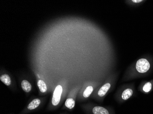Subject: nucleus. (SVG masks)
I'll return each instance as SVG.
<instances>
[{
    "label": "nucleus",
    "mask_w": 153,
    "mask_h": 114,
    "mask_svg": "<svg viewBox=\"0 0 153 114\" xmlns=\"http://www.w3.org/2000/svg\"><path fill=\"white\" fill-rule=\"evenodd\" d=\"M150 63L146 59H140L136 63L137 70L140 73H144L147 72L150 68Z\"/></svg>",
    "instance_id": "nucleus-1"
},
{
    "label": "nucleus",
    "mask_w": 153,
    "mask_h": 114,
    "mask_svg": "<svg viewBox=\"0 0 153 114\" xmlns=\"http://www.w3.org/2000/svg\"><path fill=\"white\" fill-rule=\"evenodd\" d=\"M62 92V87L60 85H58L55 88L52 96V104L54 106L58 105L60 102Z\"/></svg>",
    "instance_id": "nucleus-2"
},
{
    "label": "nucleus",
    "mask_w": 153,
    "mask_h": 114,
    "mask_svg": "<svg viewBox=\"0 0 153 114\" xmlns=\"http://www.w3.org/2000/svg\"><path fill=\"white\" fill-rule=\"evenodd\" d=\"M110 87H111V84L110 83H107L105 84L100 89L98 93V95L100 97H103L104 96H105L106 93L110 89Z\"/></svg>",
    "instance_id": "nucleus-3"
},
{
    "label": "nucleus",
    "mask_w": 153,
    "mask_h": 114,
    "mask_svg": "<svg viewBox=\"0 0 153 114\" xmlns=\"http://www.w3.org/2000/svg\"><path fill=\"white\" fill-rule=\"evenodd\" d=\"M94 114H109L107 109L101 106H95L93 109Z\"/></svg>",
    "instance_id": "nucleus-4"
},
{
    "label": "nucleus",
    "mask_w": 153,
    "mask_h": 114,
    "mask_svg": "<svg viewBox=\"0 0 153 114\" xmlns=\"http://www.w3.org/2000/svg\"><path fill=\"white\" fill-rule=\"evenodd\" d=\"M40 104V100L39 99H36L33 100L29 105H27V109L30 110L35 109L39 106Z\"/></svg>",
    "instance_id": "nucleus-5"
},
{
    "label": "nucleus",
    "mask_w": 153,
    "mask_h": 114,
    "mask_svg": "<svg viewBox=\"0 0 153 114\" xmlns=\"http://www.w3.org/2000/svg\"><path fill=\"white\" fill-rule=\"evenodd\" d=\"M21 86L24 91L28 93L32 89L30 83L26 80H24L21 82Z\"/></svg>",
    "instance_id": "nucleus-6"
},
{
    "label": "nucleus",
    "mask_w": 153,
    "mask_h": 114,
    "mask_svg": "<svg viewBox=\"0 0 153 114\" xmlns=\"http://www.w3.org/2000/svg\"><path fill=\"white\" fill-rule=\"evenodd\" d=\"M133 94V90L131 89H127L123 91L122 93V98L123 100H127L132 96Z\"/></svg>",
    "instance_id": "nucleus-7"
},
{
    "label": "nucleus",
    "mask_w": 153,
    "mask_h": 114,
    "mask_svg": "<svg viewBox=\"0 0 153 114\" xmlns=\"http://www.w3.org/2000/svg\"><path fill=\"white\" fill-rule=\"evenodd\" d=\"M0 79L7 86H9L11 85V79H10V77H9L8 74H5L1 75L0 77Z\"/></svg>",
    "instance_id": "nucleus-8"
},
{
    "label": "nucleus",
    "mask_w": 153,
    "mask_h": 114,
    "mask_svg": "<svg viewBox=\"0 0 153 114\" xmlns=\"http://www.w3.org/2000/svg\"><path fill=\"white\" fill-rule=\"evenodd\" d=\"M38 86L41 92L45 93L47 91V86L44 81L42 80H39L37 82Z\"/></svg>",
    "instance_id": "nucleus-9"
},
{
    "label": "nucleus",
    "mask_w": 153,
    "mask_h": 114,
    "mask_svg": "<svg viewBox=\"0 0 153 114\" xmlns=\"http://www.w3.org/2000/svg\"><path fill=\"white\" fill-rule=\"evenodd\" d=\"M65 104V106L68 108L69 109H72L74 107L75 102L73 99L68 98L66 100Z\"/></svg>",
    "instance_id": "nucleus-10"
},
{
    "label": "nucleus",
    "mask_w": 153,
    "mask_h": 114,
    "mask_svg": "<svg viewBox=\"0 0 153 114\" xmlns=\"http://www.w3.org/2000/svg\"><path fill=\"white\" fill-rule=\"evenodd\" d=\"M93 91V88L92 86H88L85 90V91L83 92V97L85 98L88 97L92 94Z\"/></svg>",
    "instance_id": "nucleus-11"
},
{
    "label": "nucleus",
    "mask_w": 153,
    "mask_h": 114,
    "mask_svg": "<svg viewBox=\"0 0 153 114\" xmlns=\"http://www.w3.org/2000/svg\"><path fill=\"white\" fill-rule=\"evenodd\" d=\"M151 88H152L151 83H150V82H147V83H146L144 85L143 89V90L145 92H149L151 90Z\"/></svg>",
    "instance_id": "nucleus-12"
},
{
    "label": "nucleus",
    "mask_w": 153,
    "mask_h": 114,
    "mask_svg": "<svg viewBox=\"0 0 153 114\" xmlns=\"http://www.w3.org/2000/svg\"><path fill=\"white\" fill-rule=\"evenodd\" d=\"M132 1H133L134 2H135V3H138V2H141L142 1V0H133Z\"/></svg>",
    "instance_id": "nucleus-13"
}]
</instances>
